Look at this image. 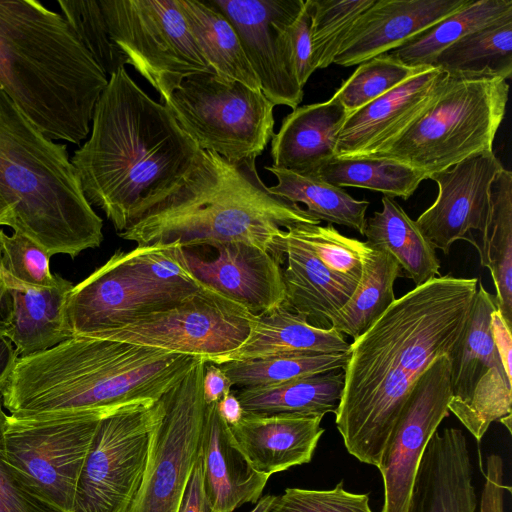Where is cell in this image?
Returning a JSON list of instances; mask_svg holds the SVG:
<instances>
[{"label": "cell", "mask_w": 512, "mask_h": 512, "mask_svg": "<svg viewBox=\"0 0 512 512\" xmlns=\"http://www.w3.org/2000/svg\"><path fill=\"white\" fill-rule=\"evenodd\" d=\"M478 280L446 274L415 286L350 344L335 424L356 459L379 466L414 384L460 343Z\"/></svg>", "instance_id": "1"}, {"label": "cell", "mask_w": 512, "mask_h": 512, "mask_svg": "<svg viewBox=\"0 0 512 512\" xmlns=\"http://www.w3.org/2000/svg\"><path fill=\"white\" fill-rule=\"evenodd\" d=\"M91 128L70 160L87 201L118 233L179 188L202 156L166 106L150 98L125 66L109 77Z\"/></svg>", "instance_id": "2"}, {"label": "cell", "mask_w": 512, "mask_h": 512, "mask_svg": "<svg viewBox=\"0 0 512 512\" xmlns=\"http://www.w3.org/2000/svg\"><path fill=\"white\" fill-rule=\"evenodd\" d=\"M195 357L126 342L70 337L19 357L0 397L14 417H43L156 402Z\"/></svg>", "instance_id": "3"}, {"label": "cell", "mask_w": 512, "mask_h": 512, "mask_svg": "<svg viewBox=\"0 0 512 512\" xmlns=\"http://www.w3.org/2000/svg\"><path fill=\"white\" fill-rule=\"evenodd\" d=\"M108 80L62 14L0 0V88L46 137L84 140Z\"/></svg>", "instance_id": "4"}, {"label": "cell", "mask_w": 512, "mask_h": 512, "mask_svg": "<svg viewBox=\"0 0 512 512\" xmlns=\"http://www.w3.org/2000/svg\"><path fill=\"white\" fill-rule=\"evenodd\" d=\"M298 224L320 222L298 204L273 195L255 160L231 162L202 150L180 187L118 235L137 246L177 243L184 249L240 242L279 257L278 237Z\"/></svg>", "instance_id": "5"}, {"label": "cell", "mask_w": 512, "mask_h": 512, "mask_svg": "<svg viewBox=\"0 0 512 512\" xmlns=\"http://www.w3.org/2000/svg\"><path fill=\"white\" fill-rule=\"evenodd\" d=\"M0 196L11 208L9 227L50 256L75 258L104 239L67 146L46 137L1 88Z\"/></svg>", "instance_id": "6"}, {"label": "cell", "mask_w": 512, "mask_h": 512, "mask_svg": "<svg viewBox=\"0 0 512 512\" xmlns=\"http://www.w3.org/2000/svg\"><path fill=\"white\" fill-rule=\"evenodd\" d=\"M509 84L496 76L448 74L425 111L391 144L366 157L391 159L427 175L493 151Z\"/></svg>", "instance_id": "7"}, {"label": "cell", "mask_w": 512, "mask_h": 512, "mask_svg": "<svg viewBox=\"0 0 512 512\" xmlns=\"http://www.w3.org/2000/svg\"><path fill=\"white\" fill-rule=\"evenodd\" d=\"M163 104L201 150L231 162L256 160L274 135L275 105L262 90L214 73L185 78Z\"/></svg>", "instance_id": "8"}, {"label": "cell", "mask_w": 512, "mask_h": 512, "mask_svg": "<svg viewBox=\"0 0 512 512\" xmlns=\"http://www.w3.org/2000/svg\"><path fill=\"white\" fill-rule=\"evenodd\" d=\"M109 34L125 59L167 102L182 81L213 73L178 0H101Z\"/></svg>", "instance_id": "9"}, {"label": "cell", "mask_w": 512, "mask_h": 512, "mask_svg": "<svg viewBox=\"0 0 512 512\" xmlns=\"http://www.w3.org/2000/svg\"><path fill=\"white\" fill-rule=\"evenodd\" d=\"M255 316L242 305L202 285L196 293L175 304L135 317L95 338L216 363L245 342Z\"/></svg>", "instance_id": "10"}, {"label": "cell", "mask_w": 512, "mask_h": 512, "mask_svg": "<svg viewBox=\"0 0 512 512\" xmlns=\"http://www.w3.org/2000/svg\"><path fill=\"white\" fill-rule=\"evenodd\" d=\"M206 360L197 358L187 374L162 396L146 467L127 512H178L192 469L201 453L206 414L203 378Z\"/></svg>", "instance_id": "11"}, {"label": "cell", "mask_w": 512, "mask_h": 512, "mask_svg": "<svg viewBox=\"0 0 512 512\" xmlns=\"http://www.w3.org/2000/svg\"><path fill=\"white\" fill-rule=\"evenodd\" d=\"M162 408L161 398L121 407L101 419L71 512H127L140 486Z\"/></svg>", "instance_id": "12"}, {"label": "cell", "mask_w": 512, "mask_h": 512, "mask_svg": "<svg viewBox=\"0 0 512 512\" xmlns=\"http://www.w3.org/2000/svg\"><path fill=\"white\" fill-rule=\"evenodd\" d=\"M114 410L117 409L43 417L7 415L5 458L51 502L71 512L78 479L99 423Z\"/></svg>", "instance_id": "13"}, {"label": "cell", "mask_w": 512, "mask_h": 512, "mask_svg": "<svg viewBox=\"0 0 512 512\" xmlns=\"http://www.w3.org/2000/svg\"><path fill=\"white\" fill-rule=\"evenodd\" d=\"M497 308L495 295L478 280L464 334L451 358L448 409L478 442L495 421L511 433L512 377L503 367L490 328Z\"/></svg>", "instance_id": "14"}, {"label": "cell", "mask_w": 512, "mask_h": 512, "mask_svg": "<svg viewBox=\"0 0 512 512\" xmlns=\"http://www.w3.org/2000/svg\"><path fill=\"white\" fill-rule=\"evenodd\" d=\"M452 354L437 357L414 384L387 439L379 466L384 485L381 512H407L423 453L449 416Z\"/></svg>", "instance_id": "15"}, {"label": "cell", "mask_w": 512, "mask_h": 512, "mask_svg": "<svg viewBox=\"0 0 512 512\" xmlns=\"http://www.w3.org/2000/svg\"><path fill=\"white\" fill-rule=\"evenodd\" d=\"M233 25L263 94L276 106L298 107L304 89L291 67L286 32L304 0H209Z\"/></svg>", "instance_id": "16"}, {"label": "cell", "mask_w": 512, "mask_h": 512, "mask_svg": "<svg viewBox=\"0 0 512 512\" xmlns=\"http://www.w3.org/2000/svg\"><path fill=\"white\" fill-rule=\"evenodd\" d=\"M502 168L491 151L468 157L428 177L436 182L438 194L415 222L435 249L448 254L458 240L475 247L473 232L481 234L486 227L491 184Z\"/></svg>", "instance_id": "17"}, {"label": "cell", "mask_w": 512, "mask_h": 512, "mask_svg": "<svg viewBox=\"0 0 512 512\" xmlns=\"http://www.w3.org/2000/svg\"><path fill=\"white\" fill-rule=\"evenodd\" d=\"M179 301L130 276L115 252L73 286L66 300L65 315L71 337L95 338L135 317Z\"/></svg>", "instance_id": "18"}, {"label": "cell", "mask_w": 512, "mask_h": 512, "mask_svg": "<svg viewBox=\"0 0 512 512\" xmlns=\"http://www.w3.org/2000/svg\"><path fill=\"white\" fill-rule=\"evenodd\" d=\"M447 76L438 67H425L350 113L337 138L336 157H366L386 148L425 111Z\"/></svg>", "instance_id": "19"}, {"label": "cell", "mask_w": 512, "mask_h": 512, "mask_svg": "<svg viewBox=\"0 0 512 512\" xmlns=\"http://www.w3.org/2000/svg\"><path fill=\"white\" fill-rule=\"evenodd\" d=\"M184 249V248H183ZM211 258L184 249L185 262L202 285L210 287L258 316L285 300L283 260L256 246L229 243L214 248Z\"/></svg>", "instance_id": "20"}, {"label": "cell", "mask_w": 512, "mask_h": 512, "mask_svg": "<svg viewBox=\"0 0 512 512\" xmlns=\"http://www.w3.org/2000/svg\"><path fill=\"white\" fill-rule=\"evenodd\" d=\"M470 0H375L353 24L333 63L350 67L404 45Z\"/></svg>", "instance_id": "21"}, {"label": "cell", "mask_w": 512, "mask_h": 512, "mask_svg": "<svg viewBox=\"0 0 512 512\" xmlns=\"http://www.w3.org/2000/svg\"><path fill=\"white\" fill-rule=\"evenodd\" d=\"M472 480L462 430H437L423 453L407 512H475L477 497Z\"/></svg>", "instance_id": "22"}, {"label": "cell", "mask_w": 512, "mask_h": 512, "mask_svg": "<svg viewBox=\"0 0 512 512\" xmlns=\"http://www.w3.org/2000/svg\"><path fill=\"white\" fill-rule=\"evenodd\" d=\"M206 512H234L255 504L270 475L257 471L237 445L217 403L206 407L201 441Z\"/></svg>", "instance_id": "23"}, {"label": "cell", "mask_w": 512, "mask_h": 512, "mask_svg": "<svg viewBox=\"0 0 512 512\" xmlns=\"http://www.w3.org/2000/svg\"><path fill=\"white\" fill-rule=\"evenodd\" d=\"M323 417L244 414L230 426L240 450L259 472L272 475L309 463L325 429Z\"/></svg>", "instance_id": "24"}, {"label": "cell", "mask_w": 512, "mask_h": 512, "mask_svg": "<svg viewBox=\"0 0 512 512\" xmlns=\"http://www.w3.org/2000/svg\"><path fill=\"white\" fill-rule=\"evenodd\" d=\"M276 252L286 260L283 269V305L321 328L330 322L352 296L357 281L329 270L314 253L288 230L278 237Z\"/></svg>", "instance_id": "25"}, {"label": "cell", "mask_w": 512, "mask_h": 512, "mask_svg": "<svg viewBox=\"0 0 512 512\" xmlns=\"http://www.w3.org/2000/svg\"><path fill=\"white\" fill-rule=\"evenodd\" d=\"M348 115L335 96L324 102L296 107L283 119L271 139V166L314 174L336 157L337 138Z\"/></svg>", "instance_id": "26"}, {"label": "cell", "mask_w": 512, "mask_h": 512, "mask_svg": "<svg viewBox=\"0 0 512 512\" xmlns=\"http://www.w3.org/2000/svg\"><path fill=\"white\" fill-rule=\"evenodd\" d=\"M350 351L344 335L321 328L283 304L255 316L245 342L214 364L294 354L345 353Z\"/></svg>", "instance_id": "27"}, {"label": "cell", "mask_w": 512, "mask_h": 512, "mask_svg": "<svg viewBox=\"0 0 512 512\" xmlns=\"http://www.w3.org/2000/svg\"><path fill=\"white\" fill-rule=\"evenodd\" d=\"M12 298V314L6 336L19 357L52 348L71 337L65 304L72 282L58 276L55 285L32 287L5 281Z\"/></svg>", "instance_id": "28"}, {"label": "cell", "mask_w": 512, "mask_h": 512, "mask_svg": "<svg viewBox=\"0 0 512 512\" xmlns=\"http://www.w3.org/2000/svg\"><path fill=\"white\" fill-rule=\"evenodd\" d=\"M345 381L344 369L288 382L235 391L244 414H298L323 417L336 413Z\"/></svg>", "instance_id": "29"}, {"label": "cell", "mask_w": 512, "mask_h": 512, "mask_svg": "<svg viewBox=\"0 0 512 512\" xmlns=\"http://www.w3.org/2000/svg\"><path fill=\"white\" fill-rule=\"evenodd\" d=\"M381 202L382 209L366 219V243L387 250L415 286L440 276L436 249L416 222L392 197L383 196Z\"/></svg>", "instance_id": "30"}, {"label": "cell", "mask_w": 512, "mask_h": 512, "mask_svg": "<svg viewBox=\"0 0 512 512\" xmlns=\"http://www.w3.org/2000/svg\"><path fill=\"white\" fill-rule=\"evenodd\" d=\"M190 32L212 72L261 90L260 82L230 21L209 0H178Z\"/></svg>", "instance_id": "31"}, {"label": "cell", "mask_w": 512, "mask_h": 512, "mask_svg": "<svg viewBox=\"0 0 512 512\" xmlns=\"http://www.w3.org/2000/svg\"><path fill=\"white\" fill-rule=\"evenodd\" d=\"M479 235L480 263L489 269L498 309L512 325V172L504 167L491 184L490 213Z\"/></svg>", "instance_id": "32"}, {"label": "cell", "mask_w": 512, "mask_h": 512, "mask_svg": "<svg viewBox=\"0 0 512 512\" xmlns=\"http://www.w3.org/2000/svg\"><path fill=\"white\" fill-rule=\"evenodd\" d=\"M401 274L398 262L387 250L368 245L356 289L331 320L330 328L353 340L362 335L395 301L394 283Z\"/></svg>", "instance_id": "33"}, {"label": "cell", "mask_w": 512, "mask_h": 512, "mask_svg": "<svg viewBox=\"0 0 512 512\" xmlns=\"http://www.w3.org/2000/svg\"><path fill=\"white\" fill-rule=\"evenodd\" d=\"M277 179L268 190L290 203H302L317 221L351 228L364 236L369 202L357 200L343 188L332 185L316 174H301L273 166L266 167Z\"/></svg>", "instance_id": "34"}, {"label": "cell", "mask_w": 512, "mask_h": 512, "mask_svg": "<svg viewBox=\"0 0 512 512\" xmlns=\"http://www.w3.org/2000/svg\"><path fill=\"white\" fill-rule=\"evenodd\" d=\"M450 75L512 76V13L466 34L435 59Z\"/></svg>", "instance_id": "35"}, {"label": "cell", "mask_w": 512, "mask_h": 512, "mask_svg": "<svg viewBox=\"0 0 512 512\" xmlns=\"http://www.w3.org/2000/svg\"><path fill=\"white\" fill-rule=\"evenodd\" d=\"M512 13V0H470L404 45L388 52L413 67L432 66L437 56L460 38Z\"/></svg>", "instance_id": "36"}, {"label": "cell", "mask_w": 512, "mask_h": 512, "mask_svg": "<svg viewBox=\"0 0 512 512\" xmlns=\"http://www.w3.org/2000/svg\"><path fill=\"white\" fill-rule=\"evenodd\" d=\"M338 187L365 188L389 197L410 198L427 175L401 162L375 157H335L314 173Z\"/></svg>", "instance_id": "37"}, {"label": "cell", "mask_w": 512, "mask_h": 512, "mask_svg": "<svg viewBox=\"0 0 512 512\" xmlns=\"http://www.w3.org/2000/svg\"><path fill=\"white\" fill-rule=\"evenodd\" d=\"M184 249L177 243L136 246L116 251L123 269L133 278L177 300L185 299L201 284L189 270Z\"/></svg>", "instance_id": "38"}, {"label": "cell", "mask_w": 512, "mask_h": 512, "mask_svg": "<svg viewBox=\"0 0 512 512\" xmlns=\"http://www.w3.org/2000/svg\"><path fill=\"white\" fill-rule=\"evenodd\" d=\"M349 352L272 356L219 364L231 386L275 385L332 370L344 369Z\"/></svg>", "instance_id": "39"}, {"label": "cell", "mask_w": 512, "mask_h": 512, "mask_svg": "<svg viewBox=\"0 0 512 512\" xmlns=\"http://www.w3.org/2000/svg\"><path fill=\"white\" fill-rule=\"evenodd\" d=\"M375 0H306L311 17V47L315 69L333 64L343 39Z\"/></svg>", "instance_id": "40"}, {"label": "cell", "mask_w": 512, "mask_h": 512, "mask_svg": "<svg viewBox=\"0 0 512 512\" xmlns=\"http://www.w3.org/2000/svg\"><path fill=\"white\" fill-rule=\"evenodd\" d=\"M425 67L409 66L389 53L381 54L359 64L333 96L350 114L394 89Z\"/></svg>", "instance_id": "41"}, {"label": "cell", "mask_w": 512, "mask_h": 512, "mask_svg": "<svg viewBox=\"0 0 512 512\" xmlns=\"http://www.w3.org/2000/svg\"><path fill=\"white\" fill-rule=\"evenodd\" d=\"M57 3L64 19L108 78L126 64L111 40L100 1L59 0Z\"/></svg>", "instance_id": "42"}, {"label": "cell", "mask_w": 512, "mask_h": 512, "mask_svg": "<svg viewBox=\"0 0 512 512\" xmlns=\"http://www.w3.org/2000/svg\"><path fill=\"white\" fill-rule=\"evenodd\" d=\"M332 272L359 282L366 242L341 234L332 224H298L287 229Z\"/></svg>", "instance_id": "43"}, {"label": "cell", "mask_w": 512, "mask_h": 512, "mask_svg": "<svg viewBox=\"0 0 512 512\" xmlns=\"http://www.w3.org/2000/svg\"><path fill=\"white\" fill-rule=\"evenodd\" d=\"M0 245L5 281L32 287L56 284L59 275L51 273V256L35 241L16 231L8 235L0 228Z\"/></svg>", "instance_id": "44"}, {"label": "cell", "mask_w": 512, "mask_h": 512, "mask_svg": "<svg viewBox=\"0 0 512 512\" xmlns=\"http://www.w3.org/2000/svg\"><path fill=\"white\" fill-rule=\"evenodd\" d=\"M269 512H372L368 494L352 493L340 481L329 490L287 488Z\"/></svg>", "instance_id": "45"}, {"label": "cell", "mask_w": 512, "mask_h": 512, "mask_svg": "<svg viewBox=\"0 0 512 512\" xmlns=\"http://www.w3.org/2000/svg\"><path fill=\"white\" fill-rule=\"evenodd\" d=\"M7 415L0 397V512H65L6 460L3 434Z\"/></svg>", "instance_id": "46"}, {"label": "cell", "mask_w": 512, "mask_h": 512, "mask_svg": "<svg viewBox=\"0 0 512 512\" xmlns=\"http://www.w3.org/2000/svg\"><path fill=\"white\" fill-rule=\"evenodd\" d=\"M310 27V12L306 0H304L301 11L289 25L286 32L293 74L303 89L310 76L316 70L312 58Z\"/></svg>", "instance_id": "47"}, {"label": "cell", "mask_w": 512, "mask_h": 512, "mask_svg": "<svg viewBox=\"0 0 512 512\" xmlns=\"http://www.w3.org/2000/svg\"><path fill=\"white\" fill-rule=\"evenodd\" d=\"M505 491L511 492V488L504 482L503 460L499 455L491 454L486 463L480 512H504Z\"/></svg>", "instance_id": "48"}, {"label": "cell", "mask_w": 512, "mask_h": 512, "mask_svg": "<svg viewBox=\"0 0 512 512\" xmlns=\"http://www.w3.org/2000/svg\"><path fill=\"white\" fill-rule=\"evenodd\" d=\"M206 510L203 464L200 453L192 469L178 512H206Z\"/></svg>", "instance_id": "49"}, {"label": "cell", "mask_w": 512, "mask_h": 512, "mask_svg": "<svg viewBox=\"0 0 512 512\" xmlns=\"http://www.w3.org/2000/svg\"><path fill=\"white\" fill-rule=\"evenodd\" d=\"M490 328L503 367L507 375L512 377L511 325L505 320L498 308L491 314Z\"/></svg>", "instance_id": "50"}, {"label": "cell", "mask_w": 512, "mask_h": 512, "mask_svg": "<svg viewBox=\"0 0 512 512\" xmlns=\"http://www.w3.org/2000/svg\"><path fill=\"white\" fill-rule=\"evenodd\" d=\"M231 383L217 364L207 362L203 378V393L206 404L218 403L231 391Z\"/></svg>", "instance_id": "51"}, {"label": "cell", "mask_w": 512, "mask_h": 512, "mask_svg": "<svg viewBox=\"0 0 512 512\" xmlns=\"http://www.w3.org/2000/svg\"><path fill=\"white\" fill-rule=\"evenodd\" d=\"M19 359L13 343L0 332V395L6 387Z\"/></svg>", "instance_id": "52"}, {"label": "cell", "mask_w": 512, "mask_h": 512, "mask_svg": "<svg viewBox=\"0 0 512 512\" xmlns=\"http://www.w3.org/2000/svg\"><path fill=\"white\" fill-rule=\"evenodd\" d=\"M217 406L229 426L238 423L244 415L242 406L232 390L217 403Z\"/></svg>", "instance_id": "53"}, {"label": "cell", "mask_w": 512, "mask_h": 512, "mask_svg": "<svg viewBox=\"0 0 512 512\" xmlns=\"http://www.w3.org/2000/svg\"><path fill=\"white\" fill-rule=\"evenodd\" d=\"M12 314V298L5 282L0 245V332L6 334Z\"/></svg>", "instance_id": "54"}, {"label": "cell", "mask_w": 512, "mask_h": 512, "mask_svg": "<svg viewBox=\"0 0 512 512\" xmlns=\"http://www.w3.org/2000/svg\"><path fill=\"white\" fill-rule=\"evenodd\" d=\"M276 499L277 496L272 494L261 496L249 512H269Z\"/></svg>", "instance_id": "55"}, {"label": "cell", "mask_w": 512, "mask_h": 512, "mask_svg": "<svg viewBox=\"0 0 512 512\" xmlns=\"http://www.w3.org/2000/svg\"><path fill=\"white\" fill-rule=\"evenodd\" d=\"M11 208L0 196V226H9Z\"/></svg>", "instance_id": "56"}]
</instances>
